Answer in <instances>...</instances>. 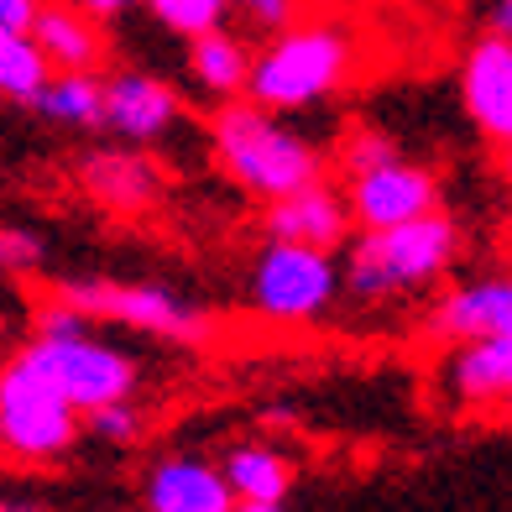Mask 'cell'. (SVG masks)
I'll list each match as a JSON object with an SVG mask.
<instances>
[{
    "label": "cell",
    "instance_id": "26",
    "mask_svg": "<svg viewBox=\"0 0 512 512\" xmlns=\"http://www.w3.org/2000/svg\"><path fill=\"white\" fill-rule=\"evenodd\" d=\"M392 152H398V147H392L382 131H356L351 142L340 147V168H345V173H361V168H371V162H382V157H392Z\"/></svg>",
    "mask_w": 512,
    "mask_h": 512
},
{
    "label": "cell",
    "instance_id": "8",
    "mask_svg": "<svg viewBox=\"0 0 512 512\" xmlns=\"http://www.w3.org/2000/svg\"><path fill=\"white\" fill-rule=\"evenodd\" d=\"M340 194H345V209H351V225L382 230V225H403V220H418L429 209H439V178L424 162L392 152L361 173H345Z\"/></svg>",
    "mask_w": 512,
    "mask_h": 512
},
{
    "label": "cell",
    "instance_id": "21",
    "mask_svg": "<svg viewBox=\"0 0 512 512\" xmlns=\"http://www.w3.org/2000/svg\"><path fill=\"white\" fill-rule=\"evenodd\" d=\"M142 6L157 16V27H168L183 42L230 21V0H142Z\"/></svg>",
    "mask_w": 512,
    "mask_h": 512
},
{
    "label": "cell",
    "instance_id": "14",
    "mask_svg": "<svg viewBox=\"0 0 512 512\" xmlns=\"http://www.w3.org/2000/svg\"><path fill=\"white\" fill-rule=\"evenodd\" d=\"M32 42L42 48L53 74H100L110 63V32L105 21L84 16L68 0H42V11L32 21Z\"/></svg>",
    "mask_w": 512,
    "mask_h": 512
},
{
    "label": "cell",
    "instance_id": "7",
    "mask_svg": "<svg viewBox=\"0 0 512 512\" xmlns=\"http://www.w3.org/2000/svg\"><path fill=\"white\" fill-rule=\"evenodd\" d=\"M48 377L58 382V392L79 413L89 408H105V403H121V398H136V387H142V361L121 345H105L89 335H68V340H42L32 335L21 345Z\"/></svg>",
    "mask_w": 512,
    "mask_h": 512
},
{
    "label": "cell",
    "instance_id": "23",
    "mask_svg": "<svg viewBox=\"0 0 512 512\" xmlns=\"http://www.w3.org/2000/svg\"><path fill=\"white\" fill-rule=\"evenodd\" d=\"M48 262V236L32 225H0V277H32Z\"/></svg>",
    "mask_w": 512,
    "mask_h": 512
},
{
    "label": "cell",
    "instance_id": "11",
    "mask_svg": "<svg viewBox=\"0 0 512 512\" xmlns=\"http://www.w3.org/2000/svg\"><path fill=\"white\" fill-rule=\"evenodd\" d=\"M79 189L95 204L115 209V215H142V209H152L162 199L168 178H162L157 157H147L131 142H115V147H100L79 162Z\"/></svg>",
    "mask_w": 512,
    "mask_h": 512
},
{
    "label": "cell",
    "instance_id": "30",
    "mask_svg": "<svg viewBox=\"0 0 512 512\" xmlns=\"http://www.w3.org/2000/svg\"><path fill=\"white\" fill-rule=\"evenodd\" d=\"M230 512H283V502H236Z\"/></svg>",
    "mask_w": 512,
    "mask_h": 512
},
{
    "label": "cell",
    "instance_id": "15",
    "mask_svg": "<svg viewBox=\"0 0 512 512\" xmlns=\"http://www.w3.org/2000/svg\"><path fill=\"white\" fill-rule=\"evenodd\" d=\"M445 392L455 408H507L512 392V335L455 340L445 361Z\"/></svg>",
    "mask_w": 512,
    "mask_h": 512
},
{
    "label": "cell",
    "instance_id": "6",
    "mask_svg": "<svg viewBox=\"0 0 512 512\" xmlns=\"http://www.w3.org/2000/svg\"><path fill=\"white\" fill-rule=\"evenodd\" d=\"M335 298H340L335 251L267 236V246L256 251V262L246 272V304L272 324H309L319 314H330Z\"/></svg>",
    "mask_w": 512,
    "mask_h": 512
},
{
    "label": "cell",
    "instance_id": "17",
    "mask_svg": "<svg viewBox=\"0 0 512 512\" xmlns=\"http://www.w3.org/2000/svg\"><path fill=\"white\" fill-rule=\"evenodd\" d=\"M246 68H251V48L230 27H209L189 37V79L199 84L204 100H236L246 89Z\"/></svg>",
    "mask_w": 512,
    "mask_h": 512
},
{
    "label": "cell",
    "instance_id": "10",
    "mask_svg": "<svg viewBox=\"0 0 512 512\" xmlns=\"http://www.w3.org/2000/svg\"><path fill=\"white\" fill-rule=\"evenodd\" d=\"M460 100L486 147L512 142V42L502 32H481L460 63Z\"/></svg>",
    "mask_w": 512,
    "mask_h": 512
},
{
    "label": "cell",
    "instance_id": "27",
    "mask_svg": "<svg viewBox=\"0 0 512 512\" xmlns=\"http://www.w3.org/2000/svg\"><path fill=\"white\" fill-rule=\"evenodd\" d=\"M42 0H0V32H32Z\"/></svg>",
    "mask_w": 512,
    "mask_h": 512
},
{
    "label": "cell",
    "instance_id": "32",
    "mask_svg": "<svg viewBox=\"0 0 512 512\" xmlns=\"http://www.w3.org/2000/svg\"><path fill=\"white\" fill-rule=\"evenodd\" d=\"M0 512H6V507H0Z\"/></svg>",
    "mask_w": 512,
    "mask_h": 512
},
{
    "label": "cell",
    "instance_id": "2",
    "mask_svg": "<svg viewBox=\"0 0 512 512\" xmlns=\"http://www.w3.org/2000/svg\"><path fill=\"white\" fill-rule=\"evenodd\" d=\"M345 251L351 256L340 267V293H351L356 304H398L408 293L434 288L455 267L460 225L445 209H429L403 225L361 230L356 241H345Z\"/></svg>",
    "mask_w": 512,
    "mask_h": 512
},
{
    "label": "cell",
    "instance_id": "22",
    "mask_svg": "<svg viewBox=\"0 0 512 512\" xmlns=\"http://www.w3.org/2000/svg\"><path fill=\"white\" fill-rule=\"evenodd\" d=\"M84 418V429L95 434V439H105V445H136V439L147 434V408L136 403V398H121V403H105V408H89V413H79Z\"/></svg>",
    "mask_w": 512,
    "mask_h": 512
},
{
    "label": "cell",
    "instance_id": "16",
    "mask_svg": "<svg viewBox=\"0 0 512 512\" xmlns=\"http://www.w3.org/2000/svg\"><path fill=\"white\" fill-rule=\"evenodd\" d=\"M147 512H230L236 497L215 460L204 455H168L147 476Z\"/></svg>",
    "mask_w": 512,
    "mask_h": 512
},
{
    "label": "cell",
    "instance_id": "4",
    "mask_svg": "<svg viewBox=\"0 0 512 512\" xmlns=\"http://www.w3.org/2000/svg\"><path fill=\"white\" fill-rule=\"evenodd\" d=\"M79 408L27 351L0 361V460L58 465L79 445Z\"/></svg>",
    "mask_w": 512,
    "mask_h": 512
},
{
    "label": "cell",
    "instance_id": "1",
    "mask_svg": "<svg viewBox=\"0 0 512 512\" xmlns=\"http://www.w3.org/2000/svg\"><path fill=\"white\" fill-rule=\"evenodd\" d=\"M351 74H356V32L345 21L298 16L262 42V53H251L241 95L262 110L293 115V110H314L324 100H335L351 84Z\"/></svg>",
    "mask_w": 512,
    "mask_h": 512
},
{
    "label": "cell",
    "instance_id": "31",
    "mask_svg": "<svg viewBox=\"0 0 512 512\" xmlns=\"http://www.w3.org/2000/svg\"><path fill=\"white\" fill-rule=\"evenodd\" d=\"M6 283H11V277H0V319L11 314V288H6Z\"/></svg>",
    "mask_w": 512,
    "mask_h": 512
},
{
    "label": "cell",
    "instance_id": "3",
    "mask_svg": "<svg viewBox=\"0 0 512 512\" xmlns=\"http://www.w3.org/2000/svg\"><path fill=\"white\" fill-rule=\"evenodd\" d=\"M209 147H215V162L236 189H246L251 199H267V204L324 178V152L309 136H298L293 126L277 121V110L251 105L246 95L215 105V115H209Z\"/></svg>",
    "mask_w": 512,
    "mask_h": 512
},
{
    "label": "cell",
    "instance_id": "12",
    "mask_svg": "<svg viewBox=\"0 0 512 512\" xmlns=\"http://www.w3.org/2000/svg\"><path fill=\"white\" fill-rule=\"evenodd\" d=\"M429 335L434 340H486V335H512V283L507 272H481L465 277L450 293H439L429 309Z\"/></svg>",
    "mask_w": 512,
    "mask_h": 512
},
{
    "label": "cell",
    "instance_id": "24",
    "mask_svg": "<svg viewBox=\"0 0 512 512\" xmlns=\"http://www.w3.org/2000/svg\"><path fill=\"white\" fill-rule=\"evenodd\" d=\"M89 330H95V319L79 314L74 304H63V298H48L32 314V335H42V340H68V335H89Z\"/></svg>",
    "mask_w": 512,
    "mask_h": 512
},
{
    "label": "cell",
    "instance_id": "13",
    "mask_svg": "<svg viewBox=\"0 0 512 512\" xmlns=\"http://www.w3.org/2000/svg\"><path fill=\"white\" fill-rule=\"evenodd\" d=\"M351 230L356 225H351V209H345V194L330 189L324 178L267 204V236H277V241H298L314 251H345Z\"/></svg>",
    "mask_w": 512,
    "mask_h": 512
},
{
    "label": "cell",
    "instance_id": "19",
    "mask_svg": "<svg viewBox=\"0 0 512 512\" xmlns=\"http://www.w3.org/2000/svg\"><path fill=\"white\" fill-rule=\"evenodd\" d=\"M100 95H105L100 74H53L37 89L32 110H42L53 126L68 131H100Z\"/></svg>",
    "mask_w": 512,
    "mask_h": 512
},
{
    "label": "cell",
    "instance_id": "25",
    "mask_svg": "<svg viewBox=\"0 0 512 512\" xmlns=\"http://www.w3.org/2000/svg\"><path fill=\"white\" fill-rule=\"evenodd\" d=\"M304 11H309V0H230V16H246L251 27H262V32L288 27V21H298Z\"/></svg>",
    "mask_w": 512,
    "mask_h": 512
},
{
    "label": "cell",
    "instance_id": "18",
    "mask_svg": "<svg viewBox=\"0 0 512 512\" xmlns=\"http://www.w3.org/2000/svg\"><path fill=\"white\" fill-rule=\"evenodd\" d=\"M220 476L236 502H283L293 492V460L272 445H236L220 460Z\"/></svg>",
    "mask_w": 512,
    "mask_h": 512
},
{
    "label": "cell",
    "instance_id": "29",
    "mask_svg": "<svg viewBox=\"0 0 512 512\" xmlns=\"http://www.w3.org/2000/svg\"><path fill=\"white\" fill-rule=\"evenodd\" d=\"M507 27H512V0H497V6H492V27H486V32H502L507 37Z\"/></svg>",
    "mask_w": 512,
    "mask_h": 512
},
{
    "label": "cell",
    "instance_id": "5",
    "mask_svg": "<svg viewBox=\"0 0 512 512\" xmlns=\"http://www.w3.org/2000/svg\"><path fill=\"white\" fill-rule=\"evenodd\" d=\"M53 298L74 304L95 324H126L173 345H199L209 335L204 309H194L189 298L168 283H121V277H63L53 283Z\"/></svg>",
    "mask_w": 512,
    "mask_h": 512
},
{
    "label": "cell",
    "instance_id": "20",
    "mask_svg": "<svg viewBox=\"0 0 512 512\" xmlns=\"http://www.w3.org/2000/svg\"><path fill=\"white\" fill-rule=\"evenodd\" d=\"M48 79H53V68L32 42V32H0V100L32 105Z\"/></svg>",
    "mask_w": 512,
    "mask_h": 512
},
{
    "label": "cell",
    "instance_id": "9",
    "mask_svg": "<svg viewBox=\"0 0 512 512\" xmlns=\"http://www.w3.org/2000/svg\"><path fill=\"white\" fill-rule=\"evenodd\" d=\"M105 79V95H100V131H110L115 142H131V147H147L173 136L183 121V95L168 84L147 74V68H115Z\"/></svg>",
    "mask_w": 512,
    "mask_h": 512
},
{
    "label": "cell",
    "instance_id": "28",
    "mask_svg": "<svg viewBox=\"0 0 512 512\" xmlns=\"http://www.w3.org/2000/svg\"><path fill=\"white\" fill-rule=\"evenodd\" d=\"M68 6H79L84 16H95V21H115V16L136 11V6H142V0H68Z\"/></svg>",
    "mask_w": 512,
    "mask_h": 512
}]
</instances>
